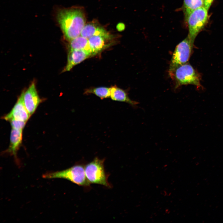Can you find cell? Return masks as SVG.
I'll use <instances>...</instances> for the list:
<instances>
[{
  "instance_id": "1",
  "label": "cell",
  "mask_w": 223,
  "mask_h": 223,
  "mask_svg": "<svg viewBox=\"0 0 223 223\" xmlns=\"http://www.w3.org/2000/svg\"><path fill=\"white\" fill-rule=\"evenodd\" d=\"M57 21L64 37L70 41L81 35L85 24V19L81 10L77 8L61 10L57 15Z\"/></svg>"
},
{
  "instance_id": "2",
  "label": "cell",
  "mask_w": 223,
  "mask_h": 223,
  "mask_svg": "<svg viewBox=\"0 0 223 223\" xmlns=\"http://www.w3.org/2000/svg\"><path fill=\"white\" fill-rule=\"evenodd\" d=\"M42 177L47 179H64L84 187L89 186L90 184L85 176V166L81 164H76L62 171L47 173L44 174Z\"/></svg>"
},
{
  "instance_id": "3",
  "label": "cell",
  "mask_w": 223,
  "mask_h": 223,
  "mask_svg": "<svg viewBox=\"0 0 223 223\" xmlns=\"http://www.w3.org/2000/svg\"><path fill=\"white\" fill-rule=\"evenodd\" d=\"M169 74L174 80L176 88L189 84L195 85L198 88L201 87L200 75L189 63L178 67Z\"/></svg>"
},
{
  "instance_id": "4",
  "label": "cell",
  "mask_w": 223,
  "mask_h": 223,
  "mask_svg": "<svg viewBox=\"0 0 223 223\" xmlns=\"http://www.w3.org/2000/svg\"><path fill=\"white\" fill-rule=\"evenodd\" d=\"M105 159L96 157L85 166V176L90 184H99L110 187L108 181V176L104 167Z\"/></svg>"
},
{
  "instance_id": "5",
  "label": "cell",
  "mask_w": 223,
  "mask_h": 223,
  "mask_svg": "<svg viewBox=\"0 0 223 223\" xmlns=\"http://www.w3.org/2000/svg\"><path fill=\"white\" fill-rule=\"evenodd\" d=\"M208 11L202 7L192 11L186 17L188 27V36L193 44L197 35L207 22Z\"/></svg>"
},
{
  "instance_id": "6",
  "label": "cell",
  "mask_w": 223,
  "mask_h": 223,
  "mask_svg": "<svg viewBox=\"0 0 223 223\" xmlns=\"http://www.w3.org/2000/svg\"><path fill=\"white\" fill-rule=\"evenodd\" d=\"M193 46L188 36L177 46L171 59L169 73L178 67L187 63L191 56Z\"/></svg>"
},
{
  "instance_id": "7",
  "label": "cell",
  "mask_w": 223,
  "mask_h": 223,
  "mask_svg": "<svg viewBox=\"0 0 223 223\" xmlns=\"http://www.w3.org/2000/svg\"><path fill=\"white\" fill-rule=\"evenodd\" d=\"M23 91L10 112L3 119L7 121L12 119L27 122L31 116L27 110L23 100Z\"/></svg>"
},
{
  "instance_id": "8",
  "label": "cell",
  "mask_w": 223,
  "mask_h": 223,
  "mask_svg": "<svg viewBox=\"0 0 223 223\" xmlns=\"http://www.w3.org/2000/svg\"><path fill=\"white\" fill-rule=\"evenodd\" d=\"M23 100L27 110L32 115L42 102L34 82H32L27 90L24 91Z\"/></svg>"
},
{
  "instance_id": "9",
  "label": "cell",
  "mask_w": 223,
  "mask_h": 223,
  "mask_svg": "<svg viewBox=\"0 0 223 223\" xmlns=\"http://www.w3.org/2000/svg\"><path fill=\"white\" fill-rule=\"evenodd\" d=\"M92 55L89 51L82 50H69L67 63L63 72L70 70L76 65Z\"/></svg>"
},
{
  "instance_id": "10",
  "label": "cell",
  "mask_w": 223,
  "mask_h": 223,
  "mask_svg": "<svg viewBox=\"0 0 223 223\" xmlns=\"http://www.w3.org/2000/svg\"><path fill=\"white\" fill-rule=\"evenodd\" d=\"M81 36L88 39L95 36H100L110 39L112 36L103 28L93 23L86 24L81 33Z\"/></svg>"
},
{
  "instance_id": "11",
  "label": "cell",
  "mask_w": 223,
  "mask_h": 223,
  "mask_svg": "<svg viewBox=\"0 0 223 223\" xmlns=\"http://www.w3.org/2000/svg\"><path fill=\"white\" fill-rule=\"evenodd\" d=\"M23 130L12 128L10 136V144L7 152L17 157L18 150L22 144Z\"/></svg>"
},
{
  "instance_id": "12",
  "label": "cell",
  "mask_w": 223,
  "mask_h": 223,
  "mask_svg": "<svg viewBox=\"0 0 223 223\" xmlns=\"http://www.w3.org/2000/svg\"><path fill=\"white\" fill-rule=\"evenodd\" d=\"M110 88V97L112 99L128 103L134 108L137 107L138 102L131 100L125 90L116 86H113Z\"/></svg>"
},
{
  "instance_id": "13",
  "label": "cell",
  "mask_w": 223,
  "mask_h": 223,
  "mask_svg": "<svg viewBox=\"0 0 223 223\" xmlns=\"http://www.w3.org/2000/svg\"><path fill=\"white\" fill-rule=\"evenodd\" d=\"M88 39L92 55L98 54L106 48L108 45L106 41L109 40L100 36H94Z\"/></svg>"
},
{
  "instance_id": "14",
  "label": "cell",
  "mask_w": 223,
  "mask_h": 223,
  "mask_svg": "<svg viewBox=\"0 0 223 223\" xmlns=\"http://www.w3.org/2000/svg\"><path fill=\"white\" fill-rule=\"evenodd\" d=\"M70 42L69 50H82L91 53L88 39L80 35Z\"/></svg>"
},
{
  "instance_id": "15",
  "label": "cell",
  "mask_w": 223,
  "mask_h": 223,
  "mask_svg": "<svg viewBox=\"0 0 223 223\" xmlns=\"http://www.w3.org/2000/svg\"><path fill=\"white\" fill-rule=\"evenodd\" d=\"M203 6V0H184L185 17L192 11Z\"/></svg>"
},
{
  "instance_id": "16",
  "label": "cell",
  "mask_w": 223,
  "mask_h": 223,
  "mask_svg": "<svg viewBox=\"0 0 223 223\" xmlns=\"http://www.w3.org/2000/svg\"><path fill=\"white\" fill-rule=\"evenodd\" d=\"M110 88L99 87L87 90L85 92V94H92L99 97L101 99L110 97Z\"/></svg>"
},
{
  "instance_id": "17",
  "label": "cell",
  "mask_w": 223,
  "mask_h": 223,
  "mask_svg": "<svg viewBox=\"0 0 223 223\" xmlns=\"http://www.w3.org/2000/svg\"><path fill=\"white\" fill-rule=\"evenodd\" d=\"M9 121L12 128L22 130H23L26 123V122L15 119L11 120Z\"/></svg>"
},
{
  "instance_id": "18",
  "label": "cell",
  "mask_w": 223,
  "mask_h": 223,
  "mask_svg": "<svg viewBox=\"0 0 223 223\" xmlns=\"http://www.w3.org/2000/svg\"><path fill=\"white\" fill-rule=\"evenodd\" d=\"M213 0H203L204 6L207 10H208Z\"/></svg>"
}]
</instances>
